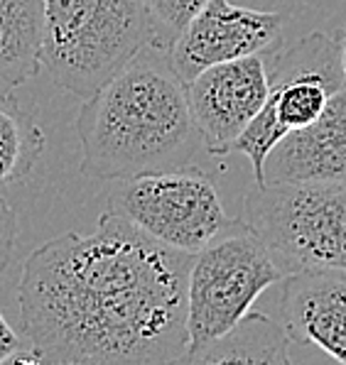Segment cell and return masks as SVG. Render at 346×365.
Listing matches in <instances>:
<instances>
[{
  "mask_svg": "<svg viewBox=\"0 0 346 365\" xmlns=\"http://www.w3.org/2000/svg\"><path fill=\"white\" fill-rule=\"evenodd\" d=\"M280 317L290 344L346 365V272L310 269L283 279Z\"/></svg>",
  "mask_w": 346,
  "mask_h": 365,
  "instance_id": "obj_10",
  "label": "cell"
},
{
  "mask_svg": "<svg viewBox=\"0 0 346 365\" xmlns=\"http://www.w3.org/2000/svg\"><path fill=\"white\" fill-rule=\"evenodd\" d=\"M150 44L141 0H44L42 66L69 93L93 96Z\"/></svg>",
  "mask_w": 346,
  "mask_h": 365,
  "instance_id": "obj_3",
  "label": "cell"
},
{
  "mask_svg": "<svg viewBox=\"0 0 346 365\" xmlns=\"http://www.w3.org/2000/svg\"><path fill=\"white\" fill-rule=\"evenodd\" d=\"M342 64H344V81H346V30L342 35Z\"/></svg>",
  "mask_w": 346,
  "mask_h": 365,
  "instance_id": "obj_19",
  "label": "cell"
},
{
  "mask_svg": "<svg viewBox=\"0 0 346 365\" xmlns=\"http://www.w3.org/2000/svg\"><path fill=\"white\" fill-rule=\"evenodd\" d=\"M22 353V336L8 324L0 312V365H5L13 356Z\"/></svg>",
  "mask_w": 346,
  "mask_h": 365,
  "instance_id": "obj_17",
  "label": "cell"
},
{
  "mask_svg": "<svg viewBox=\"0 0 346 365\" xmlns=\"http://www.w3.org/2000/svg\"><path fill=\"white\" fill-rule=\"evenodd\" d=\"M44 0H0V93L42 69Z\"/></svg>",
  "mask_w": 346,
  "mask_h": 365,
  "instance_id": "obj_13",
  "label": "cell"
},
{
  "mask_svg": "<svg viewBox=\"0 0 346 365\" xmlns=\"http://www.w3.org/2000/svg\"><path fill=\"white\" fill-rule=\"evenodd\" d=\"M81 174L93 182L189 167L199 143L187 83L167 49L145 47L86 98L74 120Z\"/></svg>",
  "mask_w": 346,
  "mask_h": 365,
  "instance_id": "obj_2",
  "label": "cell"
},
{
  "mask_svg": "<svg viewBox=\"0 0 346 365\" xmlns=\"http://www.w3.org/2000/svg\"><path fill=\"white\" fill-rule=\"evenodd\" d=\"M192 260L108 209L91 233L47 240L18 284L30 351L42 365H172L189 346Z\"/></svg>",
  "mask_w": 346,
  "mask_h": 365,
  "instance_id": "obj_1",
  "label": "cell"
},
{
  "mask_svg": "<svg viewBox=\"0 0 346 365\" xmlns=\"http://www.w3.org/2000/svg\"><path fill=\"white\" fill-rule=\"evenodd\" d=\"M108 211L172 250L197 255L231 226L214 179L197 167L111 182Z\"/></svg>",
  "mask_w": 346,
  "mask_h": 365,
  "instance_id": "obj_7",
  "label": "cell"
},
{
  "mask_svg": "<svg viewBox=\"0 0 346 365\" xmlns=\"http://www.w3.org/2000/svg\"><path fill=\"white\" fill-rule=\"evenodd\" d=\"M288 274L241 216L199 250L189 269V346L219 339L250 314L260 294Z\"/></svg>",
  "mask_w": 346,
  "mask_h": 365,
  "instance_id": "obj_5",
  "label": "cell"
},
{
  "mask_svg": "<svg viewBox=\"0 0 346 365\" xmlns=\"http://www.w3.org/2000/svg\"><path fill=\"white\" fill-rule=\"evenodd\" d=\"M153 27V47L167 49L175 44L189 20L204 8L209 0H141Z\"/></svg>",
  "mask_w": 346,
  "mask_h": 365,
  "instance_id": "obj_15",
  "label": "cell"
},
{
  "mask_svg": "<svg viewBox=\"0 0 346 365\" xmlns=\"http://www.w3.org/2000/svg\"><path fill=\"white\" fill-rule=\"evenodd\" d=\"M270 96V66L260 54L204 69L187 83V101L202 145L231 155L233 143L255 120Z\"/></svg>",
  "mask_w": 346,
  "mask_h": 365,
  "instance_id": "obj_8",
  "label": "cell"
},
{
  "mask_svg": "<svg viewBox=\"0 0 346 365\" xmlns=\"http://www.w3.org/2000/svg\"><path fill=\"white\" fill-rule=\"evenodd\" d=\"M18 238V213L0 196V272L10 265Z\"/></svg>",
  "mask_w": 346,
  "mask_h": 365,
  "instance_id": "obj_16",
  "label": "cell"
},
{
  "mask_svg": "<svg viewBox=\"0 0 346 365\" xmlns=\"http://www.w3.org/2000/svg\"><path fill=\"white\" fill-rule=\"evenodd\" d=\"M312 182H346V86L312 125L283 138L265 160L263 187Z\"/></svg>",
  "mask_w": 346,
  "mask_h": 365,
  "instance_id": "obj_11",
  "label": "cell"
},
{
  "mask_svg": "<svg viewBox=\"0 0 346 365\" xmlns=\"http://www.w3.org/2000/svg\"><path fill=\"white\" fill-rule=\"evenodd\" d=\"M241 218L285 274L346 272V182L255 184Z\"/></svg>",
  "mask_w": 346,
  "mask_h": 365,
  "instance_id": "obj_4",
  "label": "cell"
},
{
  "mask_svg": "<svg viewBox=\"0 0 346 365\" xmlns=\"http://www.w3.org/2000/svg\"><path fill=\"white\" fill-rule=\"evenodd\" d=\"M344 86L342 39L325 32L305 35L270 61V96L231 150L250 162L258 187H263L265 160L278 143L312 125Z\"/></svg>",
  "mask_w": 346,
  "mask_h": 365,
  "instance_id": "obj_6",
  "label": "cell"
},
{
  "mask_svg": "<svg viewBox=\"0 0 346 365\" xmlns=\"http://www.w3.org/2000/svg\"><path fill=\"white\" fill-rule=\"evenodd\" d=\"M172 365H295L283 324L250 312L238 327L219 339L187 346Z\"/></svg>",
  "mask_w": 346,
  "mask_h": 365,
  "instance_id": "obj_12",
  "label": "cell"
},
{
  "mask_svg": "<svg viewBox=\"0 0 346 365\" xmlns=\"http://www.w3.org/2000/svg\"><path fill=\"white\" fill-rule=\"evenodd\" d=\"M44 150V133L10 93H0V187L27 177Z\"/></svg>",
  "mask_w": 346,
  "mask_h": 365,
  "instance_id": "obj_14",
  "label": "cell"
},
{
  "mask_svg": "<svg viewBox=\"0 0 346 365\" xmlns=\"http://www.w3.org/2000/svg\"><path fill=\"white\" fill-rule=\"evenodd\" d=\"M283 27V13L241 8L231 0H209L170 47L172 66L189 83L209 66L263 54L280 39Z\"/></svg>",
  "mask_w": 346,
  "mask_h": 365,
  "instance_id": "obj_9",
  "label": "cell"
},
{
  "mask_svg": "<svg viewBox=\"0 0 346 365\" xmlns=\"http://www.w3.org/2000/svg\"><path fill=\"white\" fill-rule=\"evenodd\" d=\"M5 365H42V363L37 361V356L32 351H27V353L22 351V353H18V356L10 358V361L5 363Z\"/></svg>",
  "mask_w": 346,
  "mask_h": 365,
  "instance_id": "obj_18",
  "label": "cell"
}]
</instances>
